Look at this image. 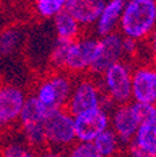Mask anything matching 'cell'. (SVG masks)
Here are the masks:
<instances>
[{
    "label": "cell",
    "mask_w": 156,
    "mask_h": 157,
    "mask_svg": "<svg viewBox=\"0 0 156 157\" xmlns=\"http://www.w3.org/2000/svg\"><path fill=\"white\" fill-rule=\"evenodd\" d=\"M156 28V0H126L119 33L124 37L144 41Z\"/></svg>",
    "instance_id": "6da1fadb"
},
{
    "label": "cell",
    "mask_w": 156,
    "mask_h": 157,
    "mask_svg": "<svg viewBox=\"0 0 156 157\" xmlns=\"http://www.w3.org/2000/svg\"><path fill=\"white\" fill-rule=\"evenodd\" d=\"M99 76L100 87L111 105H121L131 101L132 67L127 61L120 60L110 65Z\"/></svg>",
    "instance_id": "7a4b0ae2"
},
{
    "label": "cell",
    "mask_w": 156,
    "mask_h": 157,
    "mask_svg": "<svg viewBox=\"0 0 156 157\" xmlns=\"http://www.w3.org/2000/svg\"><path fill=\"white\" fill-rule=\"evenodd\" d=\"M48 110L34 95L28 96L26 102L19 117V125L21 128L24 141L34 150L46 148L44 122L48 116Z\"/></svg>",
    "instance_id": "3957f363"
},
{
    "label": "cell",
    "mask_w": 156,
    "mask_h": 157,
    "mask_svg": "<svg viewBox=\"0 0 156 157\" xmlns=\"http://www.w3.org/2000/svg\"><path fill=\"white\" fill-rule=\"evenodd\" d=\"M74 81L71 74L57 70L41 78L35 87L34 96L48 110L63 109L70 97Z\"/></svg>",
    "instance_id": "277c9868"
},
{
    "label": "cell",
    "mask_w": 156,
    "mask_h": 157,
    "mask_svg": "<svg viewBox=\"0 0 156 157\" xmlns=\"http://www.w3.org/2000/svg\"><path fill=\"white\" fill-rule=\"evenodd\" d=\"M46 147L55 150H66L76 142L74 115L65 107L55 109L48 112L44 122Z\"/></svg>",
    "instance_id": "5b68a950"
},
{
    "label": "cell",
    "mask_w": 156,
    "mask_h": 157,
    "mask_svg": "<svg viewBox=\"0 0 156 157\" xmlns=\"http://www.w3.org/2000/svg\"><path fill=\"white\" fill-rule=\"evenodd\" d=\"M100 106L109 109L107 106L112 105L104 96L99 80H94L91 77H81L74 81L70 97L65 106L70 113L75 116L80 112Z\"/></svg>",
    "instance_id": "8992f818"
},
{
    "label": "cell",
    "mask_w": 156,
    "mask_h": 157,
    "mask_svg": "<svg viewBox=\"0 0 156 157\" xmlns=\"http://www.w3.org/2000/svg\"><path fill=\"white\" fill-rule=\"evenodd\" d=\"M99 48V39L95 35L79 36L70 41L66 49L63 71L80 75L90 70Z\"/></svg>",
    "instance_id": "52a82bcc"
},
{
    "label": "cell",
    "mask_w": 156,
    "mask_h": 157,
    "mask_svg": "<svg viewBox=\"0 0 156 157\" xmlns=\"http://www.w3.org/2000/svg\"><path fill=\"white\" fill-rule=\"evenodd\" d=\"M76 141L92 142L103 131L110 127V111L100 106L74 116Z\"/></svg>",
    "instance_id": "ba28073f"
},
{
    "label": "cell",
    "mask_w": 156,
    "mask_h": 157,
    "mask_svg": "<svg viewBox=\"0 0 156 157\" xmlns=\"http://www.w3.org/2000/svg\"><path fill=\"white\" fill-rule=\"evenodd\" d=\"M141 122L138 104L130 101L127 104L115 105L110 111V128L118 135L123 145H129Z\"/></svg>",
    "instance_id": "9c48e42d"
},
{
    "label": "cell",
    "mask_w": 156,
    "mask_h": 157,
    "mask_svg": "<svg viewBox=\"0 0 156 157\" xmlns=\"http://www.w3.org/2000/svg\"><path fill=\"white\" fill-rule=\"evenodd\" d=\"M28 95L19 86H0V130L8 128L16 124L21 110L26 102Z\"/></svg>",
    "instance_id": "30bf717a"
},
{
    "label": "cell",
    "mask_w": 156,
    "mask_h": 157,
    "mask_svg": "<svg viewBox=\"0 0 156 157\" xmlns=\"http://www.w3.org/2000/svg\"><path fill=\"white\" fill-rule=\"evenodd\" d=\"M131 101L156 105V65L142 64L132 69Z\"/></svg>",
    "instance_id": "8fae6325"
},
{
    "label": "cell",
    "mask_w": 156,
    "mask_h": 157,
    "mask_svg": "<svg viewBox=\"0 0 156 157\" xmlns=\"http://www.w3.org/2000/svg\"><path fill=\"white\" fill-rule=\"evenodd\" d=\"M123 40L124 36L118 31L101 36L99 39V48H97L96 57L89 71L99 76L110 65L123 60Z\"/></svg>",
    "instance_id": "7c38bea8"
},
{
    "label": "cell",
    "mask_w": 156,
    "mask_h": 157,
    "mask_svg": "<svg viewBox=\"0 0 156 157\" xmlns=\"http://www.w3.org/2000/svg\"><path fill=\"white\" fill-rule=\"evenodd\" d=\"M130 157H156V111L141 120L129 144Z\"/></svg>",
    "instance_id": "4fadbf2b"
},
{
    "label": "cell",
    "mask_w": 156,
    "mask_h": 157,
    "mask_svg": "<svg viewBox=\"0 0 156 157\" xmlns=\"http://www.w3.org/2000/svg\"><path fill=\"white\" fill-rule=\"evenodd\" d=\"M106 0H68V10L81 26H92L99 17Z\"/></svg>",
    "instance_id": "5bb4252c"
},
{
    "label": "cell",
    "mask_w": 156,
    "mask_h": 157,
    "mask_svg": "<svg viewBox=\"0 0 156 157\" xmlns=\"http://www.w3.org/2000/svg\"><path fill=\"white\" fill-rule=\"evenodd\" d=\"M126 0H106V3L97 17L95 26V34L97 36H104L111 34L119 29L120 17L124 10Z\"/></svg>",
    "instance_id": "9a60e30c"
},
{
    "label": "cell",
    "mask_w": 156,
    "mask_h": 157,
    "mask_svg": "<svg viewBox=\"0 0 156 157\" xmlns=\"http://www.w3.org/2000/svg\"><path fill=\"white\" fill-rule=\"evenodd\" d=\"M53 24H54V31L57 39L72 41L81 35L83 26L65 9L53 17Z\"/></svg>",
    "instance_id": "2e32d148"
},
{
    "label": "cell",
    "mask_w": 156,
    "mask_h": 157,
    "mask_svg": "<svg viewBox=\"0 0 156 157\" xmlns=\"http://www.w3.org/2000/svg\"><path fill=\"white\" fill-rule=\"evenodd\" d=\"M24 41V33L19 28H8L0 33V57H9L18 52Z\"/></svg>",
    "instance_id": "e0dca14e"
},
{
    "label": "cell",
    "mask_w": 156,
    "mask_h": 157,
    "mask_svg": "<svg viewBox=\"0 0 156 157\" xmlns=\"http://www.w3.org/2000/svg\"><path fill=\"white\" fill-rule=\"evenodd\" d=\"M94 146L103 157H115L121 148V141L110 127L103 131L92 141Z\"/></svg>",
    "instance_id": "ac0fdd59"
},
{
    "label": "cell",
    "mask_w": 156,
    "mask_h": 157,
    "mask_svg": "<svg viewBox=\"0 0 156 157\" xmlns=\"http://www.w3.org/2000/svg\"><path fill=\"white\" fill-rule=\"evenodd\" d=\"M0 157H39V153L24 140H11L3 147Z\"/></svg>",
    "instance_id": "d6986e66"
},
{
    "label": "cell",
    "mask_w": 156,
    "mask_h": 157,
    "mask_svg": "<svg viewBox=\"0 0 156 157\" xmlns=\"http://www.w3.org/2000/svg\"><path fill=\"white\" fill-rule=\"evenodd\" d=\"M68 0H35V13L41 19H53L65 9Z\"/></svg>",
    "instance_id": "ffe728a7"
},
{
    "label": "cell",
    "mask_w": 156,
    "mask_h": 157,
    "mask_svg": "<svg viewBox=\"0 0 156 157\" xmlns=\"http://www.w3.org/2000/svg\"><path fill=\"white\" fill-rule=\"evenodd\" d=\"M66 157H103L92 142L77 141L68 148Z\"/></svg>",
    "instance_id": "44dd1931"
},
{
    "label": "cell",
    "mask_w": 156,
    "mask_h": 157,
    "mask_svg": "<svg viewBox=\"0 0 156 157\" xmlns=\"http://www.w3.org/2000/svg\"><path fill=\"white\" fill-rule=\"evenodd\" d=\"M140 50V41L130 37H124L123 40V51L124 57H135Z\"/></svg>",
    "instance_id": "7402d4cb"
},
{
    "label": "cell",
    "mask_w": 156,
    "mask_h": 157,
    "mask_svg": "<svg viewBox=\"0 0 156 157\" xmlns=\"http://www.w3.org/2000/svg\"><path fill=\"white\" fill-rule=\"evenodd\" d=\"M39 157H66V153L61 150L55 148H44V151L39 155Z\"/></svg>",
    "instance_id": "603a6c76"
},
{
    "label": "cell",
    "mask_w": 156,
    "mask_h": 157,
    "mask_svg": "<svg viewBox=\"0 0 156 157\" xmlns=\"http://www.w3.org/2000/svg\"><path fill=\"white\" fill-rule=\"evenodd\" d=\"M149 43H150V48L149 49H150L151 56L154 59V61L156 63V28L154 29V31L149 36Z\"/></svg>",
    "instance_id": "cb8c5ba5"
}]
</instances>
